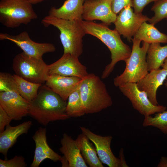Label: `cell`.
<instances>
[{
  "mask_svg": "<svg viewBox=\"0 0 167 167\" xmlns=\"http://www.w3.org/2000/svg\"><path fill=\"white\" fill-rule=\"evenodd\" d=\"M167 58V45L161 46L159 43L150 44L146 56L148 71L160 69Z\"/></svg>",
  "mask_w": 167,
  "mask_h": 167,
  "instance_id": "cell-23",
  "label": "cell"
},
{
  "mask_svg": "<svg viewBox=\"0 0 167 167\" xmlns=\"http://www.w3.org/2000/svg\"><path fill=\"white\" fill-rule=\"evenodd\" d=\"M133 38L149 44L167 43V35L159 31L154 25L143 22Z\"/></svg>",
  "mask_w": 167,
  "mask_h": 167,
  "instance_id": "cell-22",
  "label": "cell"
},
{
  "mask_svg": "<svg viewBox=\"0 0 167 167\" xmlns=\"http://www.w3.org/2000/svg\"><path fill=\"white\" fill-rule=\"evenodd\" d=\"M158 0H132L134 11L137 13H141L145 6L150 3Z\"/></svg>",
  "mask_w": 167,
  "mask_h": 167,
  "instance_id": "cell-31",
  "label": "cell"
},
{
  "mask_svg": "<svg viewBox=\"0 0 167 167\" xmlns=\"http://www.w3.org/2000/svg\"><path fill=\"white\" fill-rule=\"evenodd\" d=\"M79 88L86 114L100 112L113 104L105 84L94 74H88L82 79Z\"/></svg>",
  "mask_w": 167,
  "mask_h": 167,
  "instance_id": "cell-3",
  "label": "cell"
},
{
  "mask_svg": "<svg viewBox=\"0 0 167 167\" xmlns=\"http://www.w3.org/2000/svg\"><path fill=\"white\" fill-rule=\"evenodd\" d=\"M117 16L112 9L111 0H86L84 3L82 19L84 20H99L109 26L114 23Z\"/></svg>",
  "mask_w": 167,
  "mask_h": 167,
  "instance_id": "cell-11",
  "label": "cell"
},
{
  "mask_svg": "<svg viewBox=\"0 0 167 167\" xmlns=\"http://www.w3.org/2000/svg\"><path fill=\"white\" fill-rule=\"evenodd\" d=\"M32 138L35 142V149L31 167H39L46 159H49L55 162H61L62 156L53 151L47 143L46 128L40 127L35 132Z\"/></svg>",
  "mask_w": 167,
  "mask_h": 167,
  "instance_id": "cell-15",
  "label": "cell"
},
{
  "mask_svg": "<svg viewBox=\"0 0 167 167\" xmlns=\"http://www.w3.org/2000/svg\"><path fill=\"white\" fill-rule=\"evenodd\" d=\"M131 54L125 61L126 66L123 72L113 79L116 87L128 83H137L148 73L146 59L147 52L150 44L133 37Z\"/></svg>",
  "mask_w": 167,
  "mask_h": 167,
  "instance_id": "cell-5",
  "label": "cell"
},
{
  "mask_svg": "<svg viewBox=\"0 0 167 167\" xmlns=\"http://www.w3.org/2000/svg\"><path fill=\"white\" fill-rule=\"evenodd\" d=\"M12 120L11 118L0 106V133L4 130L5 126L10 125Z\"/></svg>",
  "mask_w": 167,
  "mask_h": 167,
  "instance_id": "cell-32",
  "label": "cell"
},
{
  "mask_svg": "<svg viewBox=\"0 0 167 167\" xmlns=\"http://www.w3.org/2000/svg\"><path fill=\"white\" fill-rule=\"evenodd\" d=\"M82 79L76 77L49 75L46 85L66 101L70 95L79 88Z\"/></svg>",
  "mask_w": 167,
  "mask_h": 167,
  "instance_id": "cell-17",
  "label": "cell"
},
{
  "mask_svg": "<svg viewBox=\"0 0 167 167\" xmlns=\"http://www.w3.org/2000/svg\"><path fill=\"white\" fill-rule=\"evenodd\" d=\"M81 24L86 34L94 36L101 41L109 49L111 61L103 71L101 78H107L113 71L116 63L125 61L129 57L131 49L121 39L120 35L114 29L109 28V25L102 23L82 20Z\"/></svg>",
  "mask_w": 167,
  "mask_h": 167,
  "instance_id": "cell-1",
  "label": "cell"
},
{
  "mask_svg": "<svg viewBox=\"0 0 167 167\" xmlns=\"http://www.w3.org/2000/svg\"><path fill=\"white\" fill-rule=\"evenodd\" d=\"M81 20H66L48 15L42 19L41 23L45 27L52 25L59 30L63 54L79 57L83 52V38L86 34Z\"/></svg>",
  "mask_w": 167,
  "mask_h": 167,
  "instance_id": "cell-4",
  "label": "cell"
},
{
  "mask_svg": "<svg viewBox=\"0 0 167 167\" xmlns=\"http://www.w3.org/2000/svg\"><path fill=\"white\" fill-rule=\"evenodd\" d=\"M119 160L120 162L121 167H128L129 166L127 165L125 160L124 153L123 149L122 148H121L119 152Z\"/></svg>",
  "mask_w": 167,
  "mask_h": 167,
  "instance_id": "cell-33",
  "label": "cell"
},
{
  "mask_svg": "<svg viewBox=\"0 0 167 167\" xmlns=\"http://www.w3.org/2000/svg\"><path fill=\"white\" fill-rule=\"evenodd\" d=\"M131 7L128 6L122 9L114 23L115 29L129 41L131 40L142 24L149 19L142 13L135 12Z\"/></svg>",
  "mask_w": 167,
  "mask_h": 167,
  "instance_id": "cell-10",
  "label": "cell"
},
{
  "mask_svg": "<svg viewBox=\"0 0 167 167\" xmlns=\"http://www.w3.org/2000/svg\"><path fill=\"white\" fill-rule=\"evenodd\" d=\"M85 1L66 0L59 8L51 7L48 15L66 20H83V6Z\"/></svg>",
  "mask_w": 167,
  "mask_h": 167,
  "instance_id": "cell-19",
  "label": "cell"
},
{
  "mask_svg": "<svg viewBox=\"0 0 167 167\" xmlns=\"http://www.w3.org/2000/svg\"><path fill=\"white\" fill-rule=\"evenodd\" d=\"M66 111L69 118L81 117L86 114L79 88L69 96Z\"/></svg>",
  "mask_w": 167,
  "mask_h": 167,
  "instance_id": "cell-25",
  "label": "cell"
},
{
  "mask_svg": "<svg viewBox=\"0 0 167 167\" xmlns=\"http://www.w3.org/2000/svg\"><path fill=\"white\" fill-rule=\"evenodd\" d=\"M32 125L31 121H25L15 126L10 125L0 133V152L6 156L8 150L15 143L21 135L27 133Z\"/></svg>",
  "mask_w": 167,
  "mask_h": 167,
  "instance_id": "cell-20",
  "label": "cell"
},
{
  "mask_svg": "<svg viewBox=\"0 0 167 167\" xmlns=\"http://www.w3.org/2000/svg\"><path fill=\"white\" fill-rule=\"evenodd\" d=\"M62 146L60 151L68 164V167H87L83 158L76 140L73 139L66 133L61 139Z\"/></svg>",
  "mask_w": 167,
  "mask_h": 167,
  "instance_id": "cell-18",
  "label": "cell"
},
{
  "mask_svg": "<svg viewBox=\"0 0 167 167\" xmlns=\"http://www.w3.org/2000/svg\"><path fill=\"white\" fill-rule=\"evenodd\" d=\"M27 165L22 156H16L10 160L0 159V167H25Z\"/></svg>",
  "mask_w": 167,
  "mask_h": 167,
  "instance_id": "cell-29",
  "label": "cell"
},
{
  "mask_svg": "<svg viewBox=\"0 0 167 167\" xmlns=\"http://www.w3.org/2000/svg\"><path fill=\"white\" fill-rule=\"evenodd\" d=\"M49 75L76 77L83 79L88 74L86 67L80 62L79 57L63 54L58 60L48 65Z\"/></svg>",
  "mask_w": 167,
  "mask_h": 167,
  "instance_id": "cell-12",
  "label": "cell"
},
{
  "mask_svg": "<svg viewBox=\"0 0 167 167\" xmlns=\"http://www.w3.org/2000/svg\"><path fill=\"white\" fill-rule=\"evenodd\" d=\"M10 91L18 93L13 75L7 73L0 72V92Z\"/></svg>",
  "mask_w": 167,
  "mask_h": 167,
  "instance_id": "cell-28",
  "label": "cell"
},
{
  "mask_svg": "<svg viewBox=\"0 0 167 167\" xmlns=\"http://www.w3.org/2000/svg\"><path fill=\"white\" fill-rule=\"evenodd\" d=\"M157 167H167V157L162 156Z\"/></svg>",
  "mask_w": 167,
  "mask_h": 167,
  "instance_id": "cell-34",
  "label": "cell"
},
{
  "mask_svg": "<svg viewBox=\"0 0 167 167\" xmlns=\"http://www.w3.org/2000/svg\"><path fill=\"white\" fill-rule=\"evenodd\" d=\"M167 77V69H159L148 72L137 83L138 88L145 92L151 102L154 105H158L156 99V92L162 85Z\"/></svg>",
  "mask_w": 167,
  "mask_h": 167,
  "instance_id": "cell-16",
  "label": "cell"
},
{
  "mask_svg": "<svg viewBox=\"0 0 167 167\" xmlns=\"http://www.w3.org/2000/svg\"><path fill=\"white\" fill-rule=\"evenodd\" d=\"M29 103L16 92H0V106L12 120H21L28 114Z\"/></svg>",
  "mask_w": 167,
  "mask_h": 167,
  "instance_id": "cell-14",
  "label": "cell"
},
{
  "mask_svg": "<svg viewBox=\"0 0 167 167\" xmlns=\"http://www.w3.org/2000/svg\"><path fill=\"white\" fill-rule=\"evenodd\" d=\"M32 4H36L40 3L45 1L49 0H27Z\"/></svg>",
  "mask_w": 167,
  "mask_h": 167,
  "instance_id": "cell-35",
  "label": "cell"
},
{
  "mask_svg": "<svg viewBox=\"0 0 167 167\" xmlns=\"http://www.w3.org/2000/svg\"><path fill=\"white\" fill-rule=\"evenodd\" d=\"M75 140L86 164L91 167H104L98 156L94 145L85 135L82 133L78 135Z\"/></svg>",
  "mask_w": 167,
  "mask_h": 167,
  "instance_id": "cell-21",
  "label": "cell"
},
{
  "mask_svg": "<svg viewBox=\"0 0 167 167\" xmlns=\"http://www.w3.org/2000/svg\"><path fill=\"white\" fill-rule=\"evenodd\" d=\"M19 93L29 102L36 96L41 84L28 81L16 75H13Z\"/></svg>",
  "mask_w": 167,
  "mask_h": 167,
  "instance_id": "cell-24",
  "label": "cell"
},
{
  "mask_svg": "<svg viewBox=\"0 0 167 167\" xmlns=\"http://www.w3.org/2000/svg\"><path fill=\"white\" fill-rule=\"evenodd\" d=\"M161 67L163 68L167 69V58L165 60Z\"/></svg>",
  "mask_w": 167,
  "mask_h": 167,
  "instance_id": "cell-36",
  "label": "cell"
},
{
  "mask_svg": "<svg viewBox=\"0 0 167 167\" xmlns=\"http://www.w3.org/2000/svg\"><path fill=\"white\" fill-rule=\"evenodd\" d=\"M66 101L45 85L30 102L28 114L46 126L50 122L70 118L66 111Z\"/></svg>",
  "mask_w": 167,
  "mask_h": 167,
  "instance_id": "cell-2",
  "label": "cell"
},
{
  "mask_svg": "<svg viewBox=\"0 0 167 167\" xmlns=\"http://www.w3.org/2000/svg\"><path fill=\"white\" fill-rule=\"evenodd\" d=\"M118 87L123 95L131 101L134 109L144 117L162 112L166 109V107L164 105L152 104L147 93L138 88L136 83H126Z\"/></svg>",
  "mask_w": 167,
  "mask_h": 167,
  "instance_id": "cell-8",
  "label": "cell"
},
{
  "mask_svg": "<svg viewBox=\"0 0 167 167\" xmlns=\"http://www.w3.org/2000/svg\"><path fill=\"white\" fill-rule=\"evenodd\" d=\"M128 6L132 7V0H111L112 9L117 15L124 7Z\"/></svg>",
  "mask_w": 167,
  "mask_h": 167,
  "instance_id": "cell-30",
  "label": "cell"
},
{
  "mask_svg": "<svg viewBox=\"0 0 167 167\" xmlns=\"http://www.w3.org/2000/svg\"><path fill=\"white\" fill-rule=\"evenodd\" d=\"M142 125L144 127H156L167 135V111L156 113L153 117L151 115L144 117Z\"/></svg>",
  "mask_w": 167,
  "mask_h": 167,
  "instance_id": "cell-26",
  "label": "cell"
},
{
  "mask_svg": "<svg viewBox=\"0 0 167 167\" xmlns=\"http://www.w3.org/2000/svg\"><path fill=\"white\" fill-rule=\"evenodd\" d=\"M165 85L167 88V80L165 84Z\"/></svg>",
  "mask_w": 167,
  "mask_h": 167,
  "instance_id": "cell-37",
  "label": "cell"
},
{
  "mask_svg": "<svg viewBox=\"0 0 167 167\" xmlns=\"http://www.w3.org/2000/svg\"><path fill=\"white\" fill-rule=\"evenodd\" d=\"M151 10L154 15L149 18L148 22L155 25L165 19H167V0H158L154 2Z\"/></svg>",
  "mask_w": 167,
  "mask_h": 167,
  "instance_id": "cell-27",
  "label": "cell"
},
{
  "mask_svg": "<svg viewBox=\"0 0 167 167\" xmlns=\"http://www.w3.org/2000/svg\"><path fill=\"white\" fill-rule=\"evenodd\" d=\"M80 128L82 133L94 144L98 156L102 163L109 167H121L119 158L114 156L111 149L112 136H101L95 134L84 127L80 126Z\"/></svg>",
  "mask_w": 167,
  "mask_h": 167,
  "instance_id": "cell-13",
  "label": "cell"
},
{
  "mask_svg": "<svg viewBox=\"0 0 167 167\" xmlns=\"http://www.w3.org/2000/svg\"><path fill=\"white\" fill-rule=\"evenodd\" d=\"M32 4L27 0H1L0 22L4 26L15 28L27 25L37 18Z\"/></svg>",
  "mask_w": 167,
  "mask_h": 167,
  "instance_id": "cell-6",
  "label": "cell"
},
{
  "mask_svg": "<svg viewBox=\"0 0 167 167\" xmlns=\"http://www.w3.org/2000/svg\"><path fill=\"white\" fill-rule=\"evenodd\" d=\"M12 67L16 75L34 83L41 84L49 76L48 65L42 58L30 56L23 52L15 56Z\"/></svg>",
  "mask_w": 167,
  "mask_h": 167,
  "instance_id": "cell-7",
  "label": "cell"
},
{
  "mask_svg": "<svg viewBox=\"0 0 167 167\" xmlns=\"http://www.w3.org/2000/svg\"><path fill=\"white\" fill-rule=\"evenodd\" d=\"M0 40L10 41L16 45L27 55L38 58H42L44 54L54 52L56 49L52 43H39L34 41L30 38L26 31L15 35L7 33H0Z\"/></svg>",
  "mask_w": 167,
  "mask_h": 167,
  "instance_id": "cell-9",
  "label": "cell"
}]
</instances>
